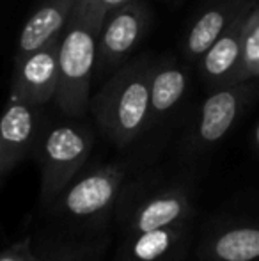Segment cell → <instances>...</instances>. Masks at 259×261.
<instances>
[{"instance_id":"6da1fadb","label":"cell","mask_w":259,"mask_h":261,"mask_svg":"<svg viewBox=\"0 0 259 261\" xmlns=\"http://www.w3.org/2000/svg\"><path fill=\"white\" fill-rule=\"evenodd\" d=\"M133 169L130 162L85 165L43 210L52 219V233L46 234L68 240L112 234L116 212Z\"/></svg>"},{"instance_id":"7a4b0ae2","label":"cell","mask_w":259,"mask_h":261,"mask_svg":"<svg viewBox=\"0 0 259 261\" xmlns=\"http://www.w3.org/2000/svg\"><path fill=\"white\" fill-rule=\"evenodd\" d=\"M194 189L187 174L144 171L126 183L114 217L118 237L194 222Z\"/></svg>"},{"instance_id":"3957f363","label":"cell","mask_w":259,"mask_h":261,"mask_svg":"<svg viewBox=\"0 0 259 261\" xmlns=\"http://www.w3.org/2000/svg\"><path fill=\"white\" fill-rule=\"evenodd\" d=\"M153 64L149 57L123 64L91 98L89 110L98 128L119 149L128 148L148 132Z\"/></svg>"},{"instance_id":"277c9868","label":"cell","mask_w":259,"mask_h":261,"mask_svg":"<svg viewBox=\"0 0 259 261\" xmlns=\"http://www.w3.org/2000/svg\"><path fill=\"white\" fill-rule=\"evenodd\" d=\"M100 25L73 11L61 32L57 57V91L53 103L63 116L78 119L85 116L91 103V84L96 73Z\"/></svg>"},{"instance_id":"5b68a950","label":"cell","mask_w":259,"mask_h":261,"mask_svg":"<svg viewBox=\"0 0 259 261\" xmlns=\"http://www.w3.org/2000/svg\"><path fill=\"white\" fill-rule=\"evenodd\" d=\"M94 146V134L87 124L66 121L45 124L32 156L41 172L39 208L45 210L87 165Z\"/></svg>"},{"instance_id":"8992f818","label":"cell","mask_w":259,"mask_h":261,"mask_svg":"<svg viewBox=\"0 0 259 261\" xmlns=\"http://www.w3.org/2000/svg\"><path fill=\"white\" fill-rule=\"evenodd\" d=\"M257 93L259 86L252 79L210 91L194 124L181 141L180 155L185 167L199 162L233 130Z\"/></svg>"},{"instance_id":"52a82bcc","label":"cell","mask_w":259,"mask_h":261,"mask_svg":"<svg viewBox=\"0 0 259 261\" xmlns=\"http://www.w3.org/2000/svg\"><path fill=\"white\" fill-rule=\"evenodd\" d=\"M149 25V9L140 0H128L108 11L98 36V76H110L138 46Z\"/></svg>"},{"instance_id":"ba28073f","label":"cell","mask_w":259,"mask_h":261,"mask_svg":"<svg viewBox=\"0 0 259 261\" xmlns=\"http://www.w3.org/2000/svg\"><path fill=\"white\" fill-rule=\"evenodd\" d=\"M199 261H259V215L213 220L195 245Z\"/></svg>"},{"instance_id":"9c48e42d","label":"cell","mask_w":259,"mask_h":261,"mask_svg":"<svg viewBox=\"0 0 259 261\" xmlns=\"http://www.w3.org/2000/svg\"><path fill=\"white\" fill-rule=\"evenodd\" d=\"M43 107L11 98L0 116V179L32 156L45 130Z\"/></svg>"},{"instance_id":"30bf717a","label":"cell","mask_w":259,"mask_h":261,"mask_svg":"<svg viewBox=\"0 0 259 261\" xmlns=\"http://www.w3.org/2000/svg\"><path fill=\"white\" fill-rule=\"evenodd\" d=\"M59 43L61 34L45 46L14 61L11 98L38 107H45L53 101L59 80V71H57Z\"/></svg>"},{"instance_id":"8fae6325","label":"cell","mask_w":259,"mask_h":261,"mask_svg":"<svg viewBox=\"0 0 259 261\" xmlns=\"http://www.w3.org/2000/svg\"><path fill=\"white\" fill-rule=\"evenodd\" d=\"M194 242V222L119 237L114 261H187Z\"/></svg>"},{"instance_id":"7c38bea8","label":"cell","mask_w":259,"mask_h":261,"mask_svg":"<svg viewBox=\"0 0 259 261\" xmlns=\"http://www.w3.org/2000/svg\"><path fill=\"white\" fill-rule=\"evenodd\" d=\"M112 242V234L68 240L28 234L0 251V261H100Z\"/></svg>"},{"instance_id":"4fadbf2b","label":"cell","mask_w":259,"mask_h":261,"mask_svg":"<svg viewBox=\"0 0 259 261\" xmlns=\"http://www.w3.org/2000/svg\"><path fill=\"white\" fill-rule=\"evenodd\" d=\"M249 14H242L197 61L200 79L210 89L247 80L243 71V31Z\"/></svg>"},{"instance_id":"5bb4252c","label":"cell","mask_w":259,"mask_h":261,"mask_svg":"<svg viewBox=\"0 0 259 261\" xmlns=\"http://www.w3.org/2000/svg\"><path fill=\"white\" fill-rule=\"evenodd\" d=\"M254 7L242 0H213L190 25L185 36L183 48L190 61H199L203 54L238 20L242 14L250 13Z\"/></svg>"},{"instance_id":"9a60e30c","label":"cell","mask_w":259,"mask_h":261,"mask_svg":"<svg viewBox=\"0 0 259 261\" xmlns=\"http://www.w3.org/2000/svg\"><path fill=\"white\" fill-rule=\"evenodd\" d=\"M188 91V75L185 68L176 59H162L155 61L151 71V84H149V126L167 121L183 103L185 94Z\"/></svg>"},{"instance_id":"2e32d148","label":"cell","mask_w":259,"mask_h":261,"mask_svg":"<svg viewBox=\"0 0 259 261\" xmlns=\"http://www.w3.org/2000/svg\"><path fill=\"white\" fill-rule=\"evenodd\" d=\"M78 0H43L27 18L16 41L14 61L45 46L64 31Z\"/></svg>"},{"instance_id":"e0dca14e","label":"cell","mask_w":259,"mask_h":261,"mask_svg":"<svg viewBox=\"0 0 259 261\" xmlns=\"http://www.w3.org/2000/svg\"><path fill=\"white\" fill-rule=\"evenodd\" d=\"M243 71L245 79H259V7L247 16L243 31Z\"/></svg>"},{"instance_id":"ac0fdd59","label":"cell","mask_w":259,"mask_h":261,"mask_svg":"<svg viewBox=\"0 0 259 261\" xmlns=\"http://www.w3.org/2000/svg\"><path fill=\"white\" fill-rule=\"evenodd\" d=\"M125 2H128V0H98V7H96V14H94V21L101 25V21H103V18L107 16L108 11L116 9V7L121 6V4H125Z\"/></svg>"},{"instance_id":"d6986e66","label":"cell","mask_w":259,"mask_h":261,"mask_svg":"<svg viewBox=\"0 0 259 261\" xmlns=\"http://www.w3.org/2000/svg\"><path fill=\"white\" fill-rule=\"evenodd\" d=\"M96 7H98V0H78L75 6V11L78 14H82L83 18H87L89 21L96 23L94 21V14H96ZM100 25V23H98ZM101 27V25H100Z\"/></svg>"},{"instance_id":"ffe728a7","label":"cell","mask_w":259,"mask_h":261,"mask_svg":"<svg viewBox=\"0 0 259 261\" xmlns=\"http://www.w3.org/2000/svg\"><path fill=\"white\" fill-rule=\"evenodd\" d=\"M252 141H254V148H256V151L259 153V123L256 124V128H254Z\"/></svg>"},{"instance_id":"44dd1931","label":"cell","mask_w":259,"mask_h":261,"mask_svg":"<svg viewBox=\"0 0 259 261\" xmlns=\"http://www.w3.org/2000/svg\"><path fill=\"white\" fill-rule=\"evenodd\" d=\"M242 2L249 4V6H252V7H259V0H242Z\"/></svg>"},{"instance_id":"7402d4cb","label":"cell","mask_w":259,"mask_h":261,"mask_svg":"<svg viewBox=\"0 0 259 261\" xmlns=\"http://www.w3.org/2000/svg\"><path fill=\"white\" fill-rule=\"evenodd\" d=\"M170 2H174V4H180V2H181V0H170Z\"/></svg>"}]
</instances>
